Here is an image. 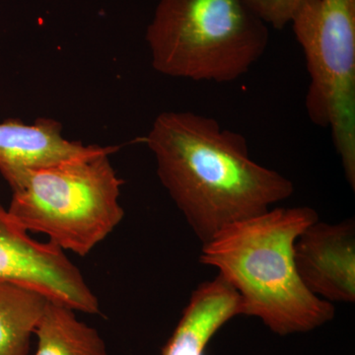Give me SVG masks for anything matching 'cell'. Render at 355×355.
<instances>
[{
	"instance_id": "6da1fadb",
	"label": "cell",
	"mask_w": 355,
	"mask_h": 355,
	"mask_svg": "<svg viewBox=\"0 0 355 355\" xmlns=\"http://www.w3.org/2000/svg\"><path fill=\"white\" fill-rule=\"evenodd\" d=\"M146 141L157 176L202 244L291 197V180L259 164L240 133L193 112H164Z\"/></svg>"
},
{
	"instance_id": "30bf717a",
	"label": "cell",
	"mask_w": 355,
	"mask_h": 355,
	"mask_svg": "<svg viewBox=\"0 0 355 355\" xmlns=\"http://www.w3.org/2000/svg\"><path fill=\"white\" fill-rule=\"evenodd\" d=\"M34 334L36 355H109L97 330L79 321L74 310L50 299Z\"/></svg>"
},
{
	"instance_id": "277c9868",
	"label": "cell",
	"mask_w": 355,
	"mask_h": 355,
	"mask_svg": "<svg viewBox=\"0 0 355 355\" xmlns=\"http://www.w3.org/2000/svg\"><path fill=\"white\" fill-rule=\"evenodd\" d=\"M118 147L28 170L11 186L8 212L25 231L41 233L62 249L84 257L123 220V180L110 156Z\"/></svg>"
},
{
	"instance_id": "9c48e42d",
	"label": "cell",
	"mask_w": 355,
	"mask_h": 355,
	"mask_svg": "<svg viewBox=\"0 0 355 355\" xmlns=\"http://www.w3.org/2000/svg\"><path fill=\"white\" fill-rule=\"evenodd\" d=\"M237 316H242L241 299L226 280L217 275L202 282L191 292L162 355H205L217 331Z\"/></svg>"
},
{
	"instance_id": "7a4b0ae2",
	"label": "cell",
	"mask_w": 355,
	"mask_h": 355,
	"mask_svg": "<svg viewBox=\"0 0 355 355\" xmlns=\"http://www.w3.org/2000/svg\"><path fill=\"white\" fill-rule=\"evenodd\" d=\"M317 220L309 207H273L221 229L202 244L200 261L235 289L242 316L279 336L309 333L336 315L334 304L306 288L294 261L296 240Z\"/></svg>"
},
{
	"instance_id": "5b68a950",
	"label": "cell",
	"mask_w": 355,
	"mask_h": 355,
	"mask_svg": "<svg viewBox=\"0 0 355 355\" xmlns=\"http://www.w3.org/2000/svg\"><path fill=\"white\" fill-rule=\"evenodd\" d=\"M309 73L308 116L329 128L355 189V0H307L291 21Z\"/></svg>"
},
{
	"instance_id": "8992f818",
	"label": "cell",
	"mask_w": 355,
	"mask_h": 355,
	"mask_svg": "<svg viewBox=\"0 0 355 355\" xmlns=\"http://www.w3.org/2000/svg\"><path fill=\"white\" fill-rule=\"evenodd\" d=\"M0 279L40 292L70 309L99 314L97 296L64 251L33 239L0 203Z\"/></svg>"
},
{
	"instance_id": "8fae6325",
	"label": "cell",
	"mask_w": 355,
	"mask_h": 355,
	"mask_svg": "<svg viewBox=\"0 0 355 355\" xmlns=\"http://www.w3.org/2000/svg\"><path fill=\"white\" fill-rule=\"evenodd\" d=\"M48 298L29 287L0 279V355H28Z\"/></svg>"
},
{
	"instance_id": "7c38bea8",
	"label": "cell",
	"mask_w": 355,
	"mask_h": 355,
	"mask_svg": "<svg viewBox=\"0 0 355 355\" xmlns=\"http://www.w3.org/2000/svg\"><path fill=\"white\" fill-rule=\"evenodd\" d=\"M307 0H245L268 27L284 29Z\"/></svg>"
},
{
	"instance_id": "3957f363",
	"label": "cell",
	"mask_w": 355,
	"mask_h": 355,
	"mask_svg": "<svg viewBox=\"0 0 355 355\" xmlns=\"http://www.w3.org/2000/svg\"><path fill=\"white\" fill-rule=\"evenodd\" d=\"M146 39L159 73L231 83L263 57L268 26L245 0H159Z\"/></svg>"
},
{
	"instance_id": "52a82bcc",
	"label": "cell",
	"mask_w": 355,
	"mask_h": 355,
	"mask_svg": "<svg viewBox=\"0 0 355 355\" xmlns=\"http://www.w3.org/2000/svg\"><path fill=\"white\" fill-rule=\"evenodd\" d=\"M299 277L311 293L331 303L355 301V222L317 220L294 245Z\"/></svg>"
},
{
	"instance_id": "ba28073f",
	"label": "cell",
	"mask_w": 355,
	"mask_h": 355,
	"mask_svg": "<svg viewBox=\"0 0 355 355\" xmlns=\"http://www.w3.org/2000/svg\"><path fill=\"white\" fill-rule=\"evenodd\" d=\"M62 132V125L53 119H38L32 125L16 119L0 123V174L9 187L28 170L85 157L106 147L84 146Z\"/></svg>"
}]
</instances>
